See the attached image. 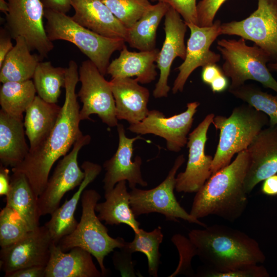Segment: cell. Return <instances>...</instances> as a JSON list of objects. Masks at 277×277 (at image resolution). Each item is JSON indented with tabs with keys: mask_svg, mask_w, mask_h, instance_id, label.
<instances>
[{
	"mask_svg": "<svg viewBox=\"0 0 277 277\" xmlns=\"http://www.w3.org/2000/svg\"><path fill=\"white\" fill-rule=\"evenodd\" d=\"M171 241L180 255L178 266L171 276L194 275L191 262L194 256L199 257L207 270L215 272L263 263L266 259L255 240L240 230L223 225L191 230L188 238L174 234Z\"/></svg>",
	"mask_w": 277,
	"mask_h": 277,
	"instance_id": "cell-1",
	"label": "cell"
},
{
	"mask_svg": "<svg viewBox=\"0 0 277 277\" xmlns=\"http://www.w3.org/2000/svg\"><path fill=\"white\" fill-rule=\"evenodd\" d=\"M79 81L76 63L71 60L66 68L65 96L56 122L49 135L29 152L24 161L12 168V172L24 173L36 197L44 191L50 170L83 134L80 129V106L75 89Z\"/></svg>",
	"mask_w": 277,
	"mask_h": 277,
	"instance_id": "cell-2",
	"label": "cell"
},
{
	"mask_svg": "<svg viewBox=\"0 0 277 277\" xmlns=\"http://www.w3.org/2000/svg\"><path fill=\"white\" fill-rule=\"evenodd\" d=\"M249 163L246 149L212 174L196 192L190 214L197 219L214 215L230 222L240 217L248 203L244 181Z\"/></svg>",
	"mask_w": 277,
	"mask_h": 277,
	"instance_id": "cell-3",
	"label": "cell"
},
{
	"mask_svg": "<svg viewBox=\"0 0 277 277\" xmlns=\"http://www.w3.org/2000/svg\"><path fill=\"white\" fill-rule=\"evenodd\" d=\"M212 124L220 137L212 163V174L231 163L233 156L247 149L255 136L269 124L268 116L246 104L235 107L230 115L214 116Z\"/></svg>",
	"mask_w": 277,
	"mask_h": 277,
	"instance_id": "cell-4",
	"label": "cell"
},
{
	"mask_svg": "<svg viewBox=\"0 0 277 277\" xmlns=\"http://www.w3.org/2000/svg\"><path fill=\"white\" fill-rule=\"evenodd\" d=\"M45 28L52 42L63 40L75 45L104 76L109 60L116 51L125 45V40L102 36L77 23L65 13L45 9Z\"/></svg>",
	"mask_w": 277,
	"mask_h": 277,
	"instance_id": "cell-5",
	"label": "cell"
},
{
	"mask_svg": "<svg viewBox=\"0 0 277 277\" xmlns=\"http://www.w3.org/2000/svg\"><path fill=\"white\" fill-rule=\"evenodd\" d=\"M100 194L93 189H85L81 196L82 213L80 221L70 234L63 237L57 244L64 252L76 247H81L91 254L97 260L103 276L108 270L104 261L106 256L115 248H121L125 240L110 236L107 227L95 213V206L101 199Z\"/></svg>",
	"mask_w": 277,
	"mask_h": 277,
	"instance_id": "cell-6",
	"label": "cell"
},
{
	"mask_svg": "<svg viewBox=\"0 0 277 277\" xmlns=\"http://www.w3.org/2000/svg\"><path fill=\"white\" fill-rule=\"evenodd\" d=\"M217 43L216 48L224 60L222 71L231 80L228 89L253 80L277 93V81L267 66L271 59L264 50L255 44L247 45L242 37L238 40L222 39Z\"/></svg>",
	"mask_w": 277,
	"mask_h": 277,
	"instance_id": "cell-7",
	"label": "cell"
},
{
	"mask_svg": "<svg viewBox=\"0 0 277 277\" xmlns=\"http://www.w3.org/2000/svg\"><path fill=\"white\" fill-rule=\"evenodd\" d=\"M185 161L183 154L178 156L166 179L156 187L149 190L131 189L130 204L136 217L154 212L164 215L167 221L178 222L177 219H181L203 227L207 226L188 213L174 195L176 174Z\"/></svg>",
	"mask_w": 277,
	"mask_h": 277,
	"instance_id": "cell-8",
	"label": "cell"
},
{
	"mask_svg": "<svg viewBox=\"0 0 277 277\" xmlns=\"http://www.w3.org/2000/svg\"><path fill=\"white\" fill-rule=\"evenodd\" d=\"M9 9L6 15L5 29L15 40L22 37L31 51L43 58L54 48L49 38L43 18L45 7L42 0H7Z\"/></svg>",
	"mask_w": 277,
	"mask_h": 277,
	"instance_id": "cell-9",
	"label": "cell"
},
{
	"mask_svg": "<svg viewBox=\"0 0 277 277\" xmlns=\"http://www.w3.org/2000/svg\"><path fill=\"white\" fill-rule=\"evenodd\" d=\"M78 77L81 87L77 96L83 103L80 111L81 120H91V114H96L109 127L116 126L118 120L110 81L89 60L82 62Z\"/></svg>",
	"mask_w": 277,
	"mask_h": 277,
	"instance_id": "cell-10",
	"label": "cell"
},
{
	"mask_svg": "<svg viewBox=\"0 0 277 277\" xmlns=\"http://www.w3.org/2000/svg\"><path fill=\"white\" fill-rule=\"evenodd\" d=\"M222 34L238 35L264 50L277 62V0H258L257 9L240 21L221 24Z\"/></svg>",
	"mask_w": 277,
	"mask_h": 277,
	"instance_id": "cell-11",
	"label": "cell"
},
{
	"mask_svg": "<svg viewBox=\"0 0 277 277\" xmlns=\"http://www.w3.org/2000/svg\"><path fill=\"white\" fill-rule=\"evenodd\" d=\"M90 141L89 134L83 135L74 143L71 151L58 161L37 200L41 216L51 214L60 207L65 194L80 186L83 182L85 173L78 166V154Z\"/></svg>",
	"mask_w": 277,
	"mask_h": 277,
	"instance_id": "cell-12",
	"label": "cell"
},
{
	"mask_svg": "<svg viewBox=\"0 0 277 277\" xmlns=\"http://www.w3.org/2000/svg\"><path fill=\"white\" fill-rule=\"evenodd\" d=\"M213 113L207 114L189 134L187 146L188 159L184 172L175 178V190L178 192H197L212 175L213 157L205 154V145L208 129L214 117Z\"/></svg>",
	"mask_w": 277,
	"mask_h": 277,
	"instance_id": "cell-13",
	"label": "cell"
},
{
	"mask_svg": "<svg viewBox=\"0 0 277 277\" xmlns=\"http://www.w3.org/2000/svg\"><path fill=\"white\" fill-rule=\"evenodd\" d=\"M199 105L198 102L189 103L184 112L169 117L157 110H149L144 120L130 124L127 129L138 135L152 134L163 137L169 151L178 152L187 144V135Z\"/></svg>",
	"mask_w": 277,
	"mask_h": 277,
	"instance_id": "cell-14",
	"label": "cell"
},
{
	"mask_svg": "<svg viewBox=\"0 0 277 277\" xmlns=\"http://www.w3.org/2000/svg\"><path fill=\"white\" fill-rule=\"evenodd\" d=\"M53 242L45 225L39 226L14 243L1 248V270L5 273L30 266L46 267Z\"/></svg>",
	"mask_w": 277,
	"mask_h": 277,
	"instance_id": "cell-15",
	"label": "cell"
},
{
	"mask_svg": "<svg viewBox=\"0 0 277 277\" xmlns=\"http://www.w3.org/2000/svg\"><path fill=\"white\" fill-rule=\"evenodd\" d=\"M221 24L219 20L209 27L186 23L190 30V35L187 43L185 58L176 68L179 72L172 88L173 94L183 91L187 80L195 69L216 64L220 61L221 55L211 51L210 48L216 38L221 35Z\"/></svg>",
	"mask_w": 277,
	"mask_h": 277,
	"instance_id": "cell-16",
	"label": "cell"
},
{
	"mask_svg": "<svg viewBox=\"0 0 277 277\" xmlns=\"http://www.w3.org/2000/svg\"><path fill=\"white\" fill-rule=\"evenodd\" d=\"M180 14L170 6L165 15V38L156 61L160 77L153 91L156 98L166 97L170 89L168 77L172 63L177 57L184 60L186 54L185 36L187 28Z\"/></svg>",
	"mask_w": 277,
	"mask_h": 277,
	"instance_id": "cell-17",
	"label": "cell"
},
{
	"mask_svg": "<svg viewBox=\"0 0 277 277\" xmlns=\"http://www.w3.org/2000/svg\"><path fill=\"white\" fill-rule=\"evenodd\" d=\"M118 135V145L114 155L103 164L106 170L103 180L105 192L112 189L115 185L121 181L128 182L131 189L136 187V185L146 187L148 183L142 175L141 166L142 164L141 157L136 155L132 161L133 144L142 137L138 135L134 137H128L122 124L116 126Z\"/></svg>",
	"mask_w": 277,
	"mask_h": 277,
	"instance_id": "cell-18",
	"label": "cell"
},
{
	"mask_svg": "<svg viewBox=\"0 0 277 277\" xmlns=\"http://www.w3.org/2000/svg\"><path fill=\"white\" fill-rule=\"evenodd\" d=\"M250 163L244 181L246 192L277 173V125L264 128L247 148Z\"/></svg>",
	"mask_w": 277,
	"mask_h": 277,
	"instance_id": "cell-19",
	"label": "cell"
},
{
	"mask_svg": "<svg viewBox=\"0 0 277 277\" xmlns=\"http://www.w3.org/2000/svg\"><path fill=\"white\" fill-rule=\"evenodd\" d=\"M72 19L81 26L105 37L126 41L127 29L102 0H71Z\"/></svg>",
	"mask_w": 277,
	"mask_h": 277,
	"instance_id": "cell-20",
	"label": "cell"
},
{
	"mask_svg": "<svg viewBox=\"0 0 277 277\" xmlns=\"http://www.w3.org/2000/svg\"><path fill=\"white\" fill-rule=\"evenodd\" d=\"M110 83L117 120H126L130 124L144 120L149 111L147 107L150 96L148 89L140 85L135 78H112Z\"/></svg>",
	"mask_w": 277,
	"mask_h": 277,
	"instance_id": "cell-21",
	"label": "cell"
},
{
	"mask_svg": "<svg viewBox=\"0 0 277 277\" xmlns=\"http://www.w3.org/2000/svg\"><path fill=\"white\" fill-rule=\"evenodd\" d=\"M91 254L78 247L68 252L63 251L53 242L50 256L46 266L45 277H101L94 265Z\"/></svg>",
	"mask_w": 277,
	"mask_h": 277,
	"instance_id": "cell-22",
	"label": "cell"
},
{
	"mask_svg": "<svg viewBox=\"0 0 277 277\" xmlns=\"http://www.w3.org/2000/svg\"><path fill=\"white\" fill-rule=\"evenodd\" d=\"M81 167L85 176L77 190L51 214L50 219L45 224L52 240L56 244L76 228L78 222L74 217V213L82 193L99 175L102 169L100 165L89 161L83 162Z\"/></svg>",
	"mask_w": 277,
	"mask_h": 277,
	"instance_id": "cell-23",
	"label": "cell"
},
{
	"mask_svg": "<svg viewBox=\"0 0 277 277\" xmlns=\"http://www.w3.org/2000/svg\"><path fill=\"white\" fill-rule=\"evenodd\" d=\"M159 49L147 51L132 52L126 45L120 51L118 57L109 65L107 73L112 78L135 76L141 84H148L154 81L157 76L156 62Z\"/></svg>",
	"mask_w": 277,
	"mask_h": 277,
	"instance_id": "cell-24",
	"label": "cell"
},
{
	"mask_svg": "<svg viewBox=\"0 0 277 277\" xmlns=\"http://www.w3.org/2000/svg\"><path fill=\"white\" fill-rule=\"evenodd\" d=\"M24 128L23 118L11 115L1 109V164L14 167L28 155L30 147L26 141Z\"/></svg>",
	"mask_w": 277,
	"mask_h": 277,
	"instance_id": "cell-25",
	"label": "cell"
},
{
	"mask_svg": "<svg viewBox=\"0 0 277 277\" xmlns=\"http://www.w3.org/2000/svg\"><path fill=\"white\" fill-rule=\"evenodd\" d=\"M104 197V202L95 206L98 219L110 225L126 224L134 233L138 232L140 223L130 207V195L127 191L126 181H120L112 189L105 192Z\"/></svg>",
	"mask_w": 277,
	"mask_h": 277,
	"instance_id": "cell-26",
	"label": "cell"
},
{
	"mask_svg": "<svg viewBox=\"0 0 277 277\" xmlns=\"http://www.w3.org/2000/svg\"><path fill=\"white\" fill-rule=\"evenodd\" d=\"M6 200V206L15 212L30 231L39 226L41 215L37 204V198L24 173L13 172Z\"/></svg>",
	"mask_w": 277,
	"mask_h": 277,
	"instance_id": "cell-27",
	"label": "cell"
},
{
	"mask_svg": "<svg viewBox=\"0 0 277 277\" xmlns=\"http://www.w3.org/2000/svg\"><path fill=\"white\" fill-rule=\"evenodd\" d=\"M61 107L48 103L38 95L25 112L24 122L25 133L32 150L44 141L53 128Z\"/></svg>",
	"mask_w": 277,
	"mask_h": 277,
	"instance_id": "cell-28",
	"label": "cell"
},
{
	"mask_svg": "<svg viewBox=\"0 0 277 277\" xmlns=\"http://www.w3.org/2000/svg\"><path fill=\"white\" fill-rule=\"evenodd\" d=\"M169 7L162 1L151 5L141 18L127 29L125 42L140 51L155 49L157 29Z\"/></svg>",
	"mask_w": 277,
	"mask_h": 277,
	"instance_id": "cell-29",
	"label": "cell"
},
{
	"mask_svg": "<svg viewBox=\"0 0 277 277\" xmlns=\"http://www.w3.org/2000/svg\"><path fill=\"white\" fill-rule=\"evenodd\" d=\"M0 66V82H23L33 78L40 56L32 54L25 40L18 37Z\"/></svg>",
	"mask_w": 277,
	"mask_h": 277,
	"instance_id": "cell-30",
	"label": "cell"
},
{
	"mask_svg": "<svg viewBox=\"0 0 277 277\" xmlns=\"http://www.w3.org/2000/svg\"><path fill=\"white\" fill-rule=\"evenodd\" d=\"M36 90L33 81L6 82L0 88V105L6 113L23 119V113L34 101Z\"/></svg>",
	"mask_w": 277,
	"mask_h": 277,
	"instance_id": "cell-31",
	"label": "cell"
},
{
	"mask_svg": "<svg viewBox=\"0 0 277 277\" xmlns=\"http://www.w3.org/2000/svg\"><path fill=\"white\" fill-rule=\"evenodd\" d=\"M66 68L54 67L50 62H39L33 75L38 95L45 101L56 104L65 87Z\"/></svg>",
	"mask_w": 277,
	"mask_h": 277,
	"instance_id": "cell-32",
	"label": "cell"
},
{
	"mask_svg": "<svg viewBox=\"0 0 277 277\" xmlns=\"http://www.w3.org/2000/svg\"><path fill=\"white\" fill-rule=\"evenodd\" d=\"M134 234L133 241L125 242L121 248L131 253L135 252L144 253L148 260L149 275L157 277L161 256L159 248L164 238L161 227L158 226L150 232L140 228L138 232Z\"/></svg>",
	"mask_w": 277,
	"mask_h": 277,
	"instance_id": "cell-33",
	"label": "cell"
},
{
	"mask_svg": "<svg viewBox=\"0 0 277 277\" xmlns=\"http://www.w3.org/2000/svg\"><path fill=\"white\" fill-rule=\"evenodd\" d=\"M228 91L235 97L266 114L269 118V126L277 125V95L264 92L252 84H245Z\"/></svg>",
	"mask_w": 277,
	"mask_h": 277,
	"instance_id": "cell-34",
	"label": "cell"
},
{
	"mask_svg": "<svg viewBox=\"0 0 277 277\" xmlns=\"http://www.w3.org/2000/svg\"><path fill=\"white\" fill-rule=\"evenodd\" d=\"M102 1L127 29L139 20L152 5L149 0Z\"/></svg>",
	"mask_w": 277,
	"mask_h": 277,
	"instance_id": "cell-35",
	"label": "cell"
},
{
	"mask_svg": "<svg viewBox=\"0 0 277 277\" xmlns=\"http://www.w3.org/2000/svg\"><path fill=\"white\" fill-rule=\"evenodd\" d=\"M30 231L24 222L10 208L6 206L0 212V246L11 245Z\"/></svg>",
	"mask_w": 277,
	"mask_h": 277,
	"instance_id": "cell-36",
	"label": "cell"
},
{
	"mask_svg": "<svg viewBox=\"0 0 277 277\" xmlns=\"http://www.w3.org/2000/svg\"><path fill=\"white\" fill-rule=\"evenodd\" d=\"M197 276L207 277H268L269 274L266 269L258 264L242 266L223 272H215L209 270L198 272Z\"/></svg>",
	"mask_w": 277,
	"mask_h": 277,
	"instance_id": "cell-37",
	"label": "cell"
},
{
	"mask_svg": "<svg viewBox=\"0 0 277 277\" xmlns=\"http://www.w3.org/2000/svg\"><path fill=\"white\" fill-rule=\"evenodd\" d=\"M226 0H201L196 6L197 24L200 27H209L222 4Z\"/></svg>",
	"mask_w": 277,
	"mask_h": 277,
	"instance_id": "cell-38",
	"label": "cell"
},
{
	"mask_svg": "<svg viewBox=\"0 0 277 277\" xmlns=\"http://www.w3.org/2000/svg\"><path fill=\"white\" fill-rule=\"evenodd\" d=\"M132 254L122 248H120L118 251L114 252L112 256L113 264L115 269L120 271L122 276H142L135 270L136 263L132 259Z\"/></svg>",
	"mask_w": 277,
	"mask_h": 277,
	"instance_id": "cell-39",
	"label": "cell"
},
{
	"mask_svg": "<svg viewBox=\"0 0 277 277\" xmlns=\"http://www.w3.org/2000/svg\"><path fill=\"white\" fill-rule=\"evenodd\" d=\"M196 0H163L174 8L186 23L197 24Z\"/></svg>",
	"mask_w": 277,
	"mask_h": 277,
	"instance_id": "cell-40",
	"label": "cell"
},
{
	"mask_svg": "<svg viewBox=\"0 0 277 277\" xmlns=\"http://www.w3.org/2000/svg\"><path fill=\"white\" fill-rule=\"evenodd\" d=\"M45 266H34L5 272V277H45Z\"/></svg>",
	"mask_w": 277,
	"mask_h": 277,
	"instance_id": "cell-41",
	"label": "cell"
},
{
	"mask_svg": "<svg viewBox=\"0 0 277 277\" xmlns=\"http://www.w3.org/2000/svg\"><path fill=\"white\" fill-rule=\"evenodd\" d=\"M11 37L8 31L4 28L0 31V66H2L5 57L13 48Z\"/></svg>",
	"mask_w": 277,
	"mask_h": 277,
	"instance_id": "cell-42",
	"label": "cell"
},
{
	"mask_svg": "<svg viewBox=\"0 0 277 277\" xmlns=\"http://www.w3.org/2000/svg\"><path fill=\"white\" fill-rule=\"evenodd\" d=\"M223 74L222 69L216 64H210L203 67L201 78L204 83L210 85L213 80Z\"/></svg>",
	"mask_w": 277,
	"mask_h": 277,
	"instance_id": "cell-43",
	"label": "cell"
},
{
	"mask_svg": "<svg viewBox=\"0 0 277 277\" xmlns=\"http://www.w3.org/2000/svg\"><path fill=\"white\" fill-rule=\"evenodd\" d=\"M45 9L66 14L71 7V0H42Z\"/></svg>",
	"mask_w": 277,
	"mask_h": 277,
	"instance_id": "cell-44",
	"label": "cell"
},
{
	"mask_svg": "<svg viewBox=\"0 0 277 277\" xmlns=\"http://www.w3.org/2000/svg\"><path fill=\"white\" fill-rule=\"evenodd\" d=\"M10 170L2 164L0 166V195L6 196L10 186L11 176L9 175Z\"/></svg>",
	"mask_w": 277,
	"mask_h": 277,
	"instance_id": "cell-45",
	"label": "cell"
},
{
	"mask_svg": "<svg viewBox=\"0 0 277 277\" xmlns=\"http://www.w3.org/2000/svg\"><path fill=\"white\" fill-rule=\"evenodd\" d=\"M262 186L263 193L269 195H277V174L271 175L264 181Z\"/></svg>",
	"mask_w": 277,
	"mask_h": 277,
	"instance_id": "cell-46",
	"label": "cell"
},
{
	"mask_svg": "<svg viewBox=\"0 0 277 277\" xmlns=\"http://www.w3.org/2000/svg\"><path fill=\"white\" fill-rule=\"evenodd\" d=\"M210 86L214 93L224 91L229 86L227 77L224 74L219 75L213 81Z\"/></svg>",
	"mask_w": 277,
	"mask_h": 277,
	"instance_id": "cell-47",
	"label": "cell"
},
{
	"mask_svg": "<svg viewBox=\"0 0 277 277\" xmlns=\"http://www.w3.org/2000/svg\"><path fill=\"white\" fill-rule=\"evenodd\" d=\"M9 3L6 0H0V11L6 14L9 11Z\"/></svg>",
	"mask_w": 277,
	"mask_h": 277,
	"instance_id": "cell-48",
	"label": "cell"
},
{
	"mask_svg": "<svg viewBox=\"0 0 277 277\" xmlns=\"http://www.w3.org/2000/svg\"><path fill=\"white\" fill-rule=\"evenodd\" d=\"M267 66L270 71H272L277 73V62H270L267 64Z\"/></svg>",
	"mask_w": 277,
	"mask_h": 277,
	"instance_id": "cell-49",
	"label": "cell"
}]
</instances>
